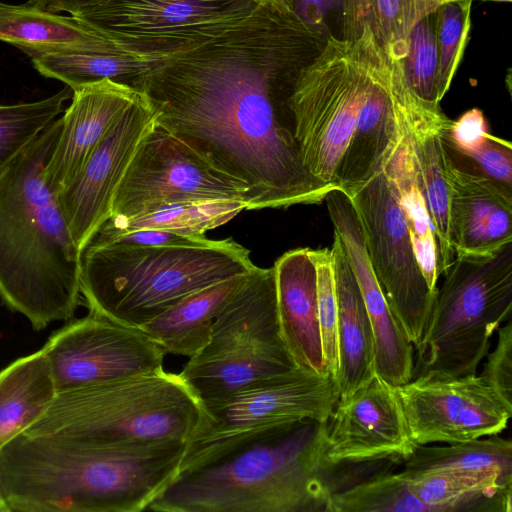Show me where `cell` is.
Segmentation results:
<instances>
[{"label":"cell","instance_id":"7a4b0ae2","mask_svg":"<svg viewBox=\"0 0 512 512\" xmlns=\"http://www.w3.org/2000/svg\"><path fill=\"white\" fill-rule=\"evenodd\" d=\"M328 421L252 433L180 470L146 510L327 512L330 497L366 477L361 464L326 458Z\"/></svg>","mask_w":512,"mask_h":512},{"label":"cell","instance_id":"d590c367","mask_svg":"<svg viewBox=\"0 0 512 512\" xmlns=\"http://www.w3.org/2000/svg\"><path fill=\"white\" fill-rule=\"evenodd\" d=\"M73 91L66 88L33 102L0 104V164L9 159L64 112Z\"/></svg>","mask_w":512,"mask_h":512},{"label":"cell","instance_id":"4316f807","mask_svg":"<svg viewBox=\"0 0 512 512\" xmlns=\"http://www.w3.org/2000/svg\"><path fill=\"white\" fill-rule=\"evenodd\" d=\"M295 368L285 344H268L205 361L188 360L179 375L201 404Z\"/></svg>","mask_w":512,"mask_h":512},{"label":"cell","instance_id":"f6af8a7d","mask_svg":"<svg viewBox=\"0 0 512 512\" xmlns=\"http://www.w3.org/2000/svg\"><path fill=\"white\" fill-rule=\"evenodd\" d=\"M451 1H463V0H442V3L451 2ZM469 1H474V0H469ZM481 1L511 2V0H481Z\"/></svg>","mask_w":512,"mask_h":512},{"label":"cell","instance_id":"f546056e","mask_svg":"<svg viewBox=\"0 0 512 512\" xmlns=\"http://www.w3.org/2000/svg\"><path fill=\"white\" fill-rule=\"evenodd\" d=\"M396 122L398 135L382 170L395 191L425 279L431 289L437 290L439 275L434 227L408 136L397 118Z\"/></svg>","mask_w":512,"mask_h":512},{"label":"cell","instance_id":"1f68e13d","mask_svg":"<svg viewBox=\"0 0 512 512\" xmlns=\"http://www.w3.org/2000/svg\"><path fill=\"white\" fill-rule=\"evenodd\" d=\"M404 476L457 471L495 474L512 481V442L499 434L446 445H417L402 463Z\"/></svg>","mask_w":512,"mask_h":512},{"label":"cell","instance_id":"d4e9b609","mask_svg":"<svg viewBox=\"0 0 512 512\" xmlns=\"http://www.w3.org/2000/svg\"><path fill=\"white\" fill-rule=\"evenodd\" d=\"M248 275L200 289L138 329L166 353L193 358L208 344L216 317Z\"/></svg>","mask_w":512,"mask_h":512},{"label":"cell","instance_id":"8fae6325","mask_svg":"<svg viewBox=\"0 0 512 512\" xmlns=\"http://www.w3.org/2000/svg\"><path fill=\"white\" fill-rule=\"evenodd\" d=\"M270 0H120L82 19L137 52H177L225 34Z\"/></svg>","mask_w":512,"mask_h":512},{"label":"cell","instance_id":"44dd1931","mask_svg":"<svg viewBox=\"0 0 512 512\" xmlns=\"http://www.w3.org/2000/svg\"><path fill=\"white\" fill-rule=\"evenodd\" d=\"M273 268L280 331L290 355L298 368L328 374L318 320L316 270L309 248L285 252Z\"/></svg>","mask_w":512,"mask_h":512},{"label":"cell","instance_id":"bcb514c9","mask_svg":"<svg viewBox=\"0 0 512 512\" xmlns=\"http://www.w3.org/2000/svg\"><path fill=\"white\" fill-rule=\"evenodd\" d=\"M290 2V1H289Z\"/></svg>","mask_w":512,"mask_h":512},{"label":"cell","instance_id":"ba28073f","mask_svg":"<svg viewBox=\"0 0 512 512\" xmlns=\"http://www.w3.org/2000/svg\"><path fill=\"white\" fill-rule=\"evenodd\" d=\"M368 80L367 61L358 40L328 35L319 54L300 70L287 97L304 167L335 188Z\"/></svg>","mask_w":512,"mask_h":512},{"label":"cell","instance_id":"7bdbcfd3","mask_svg":"<svg viewBox=\"0 0 512 512\" xmlns=\"http://www.w3.org/2000/svg\"><path fill=\"white\" fill-rule=\"evenodd\" d=\"M116 1L120 0H28L26 3L48 12H66L79 18L95 7Z\"/></svg>","mask_w":512,"mask_h":512},{"label":"cell","instance_id":"8992f818","mask_svg":"<svg viewBox=\"0 0 512 512\" xmlns=\"http://www.w3.org/2000/svg\"><path fill=\"white\" fill-rule=\"evenodd\" d=\"M201 404L179 374L143 376L57 393L26 432L109 446L187 441Z\"/></svg>","mask_w":512,"mask_h":512},{"label":"cell","instance_id":"ab89813d","mask_svg":"<svg viewBox=\"0 0 512 512\" xmlns=\"http://www.w3.org/2000/svg\"><path fill=\"white\" fill-rule=\"evenodd\" d=\"M497 335L496 347L485 357L486 361L479 376L512 409V323L510 319L498 328Z\"/></svg>","mask_w":512,"mask_h":512},{"label":"cell","instance_id":"5bb4252c","mask_svg":"<svg viewBox=\"0 0 512 512\" xmlns=\"http://www.w3.org/2000/svg\"><path fill=\"white\" fill-rule=\"evenodd\" d=\"M395 390L417 445L500 434L512 415V409L477 374L417 377Z\"/></svg>","mask_w":512,"mask_h":512},{"label":"cell","instance_id":"74e56055","mask_svg":"<svg viewBox=\"0 0 512 512\" xmlns=\"http://www.w3.org/2000/svg\"><path fill=\"white\" fill-rule=\"evenodd\" d=\"M472 1L442 3L434 11L438 52V91L442 100L457 71L471 29Z\"/></svg>","mask_w":512,"mask_h":512},{"label":"cell","instance_id":"9c48e42d","mask_svg":"<svg viewBox=\"0 0 512 512\" xmlns=\"http://www.w3.org/2000/svg\"><path fill=\"white\" fill-rule=\"evenodd\" d=\"M339 400L336 379L301 368L227 397L201 403L179 471L212 451L263 429L307 419L327 421Z\"/></svg>","mask_w":512,"mask_h":512},{"label":"cell","instance_id":"ac0fdd59","mask_svg":"<svg viewBox=\"0 0 512 512\" xmlns=\"http://www.w3.org/2000/svg\"><path fill=\"white\" fill-rule=\"evenodd\" d=\"M324 201L371 322L376 374L393 387L401 386L413 378L414 346L395 318L374 274L361 223L350 197L335 188L328 192Z\"/></svg>","mask_w":512,"mask_h":512},{"label":"cell","instance_id":"7c38bea8","mask_svg":"<svg viewBox=\"0 0 512 512\" xmlns=\"http://www.w3.org/2000/svg\"><path fill=\"white\" fill-rule=\"evenodd\" d=\"M246 197L244 184L155 123L138 144L116 187L110 218H128L181 201L236 200L246 205Z\"/></svg>","mask_w":512,"mask_h":512},{"label":"cell","instance_id":"4fadbf2b","mask_svg":"<svg viewBox=\"0 0 512 512\" xmlns=\"http://www.w3.org/2000/svg\"><path fill=\"white\" fill-rule=\"evenodd\" d=\"M57 393L163 370L166 352L140 329L89 313L42 348Z\"/></svg>","mask_w":512,"mask_h":512},{"label":"cell","instance_id":"9a60e30c","mask_svg":"<svg viewBox=\"0 0 512 512\" xmlns=\"http://www.w3.org/2000/svg\"><path fill=\"white\" fill-rule=\"evenodd\" d=\"M155 116L140 91L139 97L111 127L77 175L55 194L80 252L111 217L116 187L138 144L155 125Z\"/></svg>","mask_w":512,"mask_h":512},{"label":"cell","instance_id":"2e32d148","mask_svg":"<svg viewBox=\"0 0 512 512\" xmlns=\"http://www.w3.org/2000/svg\"><path fill=\"white\" fill-rule=\"evenodd\" d=\"M416 446L395 387L377 374L339 398L328 421L326 458L331 464H402Z\"/></svg>","mask_w":512,"mask_h":512},{"label":"cell","instance_id":"4dcf8cb0","mask_svg":"<svg viewBox=\"0 0 512 512\" xmlns=\"http://www.w3.org/2000/svg\"><path fill=\"white\" fill-rule=\"evenodd\" d=\"M442 0H342L337 37L353 41L363 29L391 59L403 61L412 28Z\"/></svg>","mask_w":512,"mask_h":512},{"label":"cell","instance_id":"603a6c76","mask_svg":"<svg viewBox=\"0 0 512 512\" xmlns=\"http://www.w3.org/2000/svg\"><path fill=\"white\" fill-rule=\"evenodd\" d=\"M449 173L448 228L455 256L486 255L512 242V197L482 178L450 166Z\"/></svg>","mask_w":512,"mask_h":512},{"label":"cell","instance_id":"e575fe53","mask_svg":"<svg viewBox=\"0 0 512 512\" xmlns=\"http://www.w3.org/2000/svg\"><path fill=\"white\" fill-rule=\"evenodd\" d=\"M435 512L411 491L401 473L384 471L362 480L329 500L327 512Z\"/></svg>","mask_w":512,"mask_h":512},{"label":"cell","instance_id":"6da1fadb","mask_svg":"<svg viewBox=\"0 0 512 512\" xmlns=\"http://www.w3.org/2000/svg\"><path fill=\"white\" fill-rule=\"evenodd\" d=\"M326 38L288 0H270L129 85L147 98L156 125L246 186V210L319 204L335 187L304 167L287 97Z\"/></svg>","mask_w":512,"mask_h":512},{"label":"cell","instance_id":"3957f363","mask_svg":"<svg viewBox=\"0 0 512 512\" xmlns=\"http://www.w3.org/2000/svg\"><path fill=\"white\" fill-rule=\"evenodd\" d=\"M185 448L23 433L0 451V472L12 512H140L178 474Z\"/></svg>","mask_w":512,"mask_h":512},{"label":"cell","instance_id":"ee69618b","mask_svg":"<svg viewBox=\"0 0 512 512\" xmlns=\"http://www.w3.org/2000/svg\"><path fill=\"white\" fill-rule=\"evenodd\" d=\"M0 512H12L7 502L4 481L0 472Z\"/></svg>","mask_w":512,"mask_h":512},{"label":"cell","instance_id":"60d3db41","mask_svg":"<svg viewBox=\"0 0 512 512\" xmlns=\"http://www.w3.org/2000/svg\"><path fill=\"white\" fill-rule=\"evenodd\" d=\"M91 239L131 246L199 245L210 240L205 236L184 235L157 229H139L116 234L97 231Z\"/></svg>","mask_w":512,"mask_h":512},{"label":"cell","instance_id":"83f0119b","mask_svg":"<svg viewBox=\"0 0 512 512\" xmlns=\"http://www.w3.org/2000/svg\"><path fill=\"white\" fill-rule=\"evenodd\" d=\"M56 395L42 349L16 359L0 371V451L36 423Z\"/></svg>","mask_w":512,"mask_h":512},{"label":"cell","instance_id":"d6986e66","mask_svg":"<svg viewBox=\"0 0 512 512\" xmlns=\"http://www.w3.org/2000/svg\"><path fill=\"white\" fill-rule=\"evenodd\" d=\"M72 91V101L60 117L61 130L44 171V179L55 194L77 175L140 95L133 86L111 79L86 83Z\"/></svg>","mask_w":512,"mask_h":512},{"label":"cell","instance_id":"8d00e7d4","mask_svg":"<svg viewBox=\"0 0 512 512\" xmlns=\"http://www.w3.org/2000/svg\"><path fill=\"white\" fill-rule=\"evenodd\" d=\"M402 70L409 89L419 99L440 104L434 12L423 17L412 28Z\"/></svg>","mask_w":512,"mask_h":512},{"label":"cell","instance_id":"ffe728a7","mask_svg":"<svg viewBox=\"0 0 512 512\" xmlns=\"http://www.w3.org/2000/svg\"><path fill=\"white\" fill-rule=\"evenodd\" d=\"M355 40L365 54L369 80L336 177L337 188L348 196L382 171L386 155L398 135L388 86L387 55L366 29Z\"/></svg>","mask_w":512,"mask_h":512},{"label":"cell","instance_id":"30bf717a","mask_svg":"<svg viewBox=\"0 0 512 512\" xmlns=\"http://www.w3.org/2000/svg\"><path fill=\"white\" fill-rule=\"evenodd\" d=\"M361 223L367 254L387 302L415 347L437 290L429 287L395 191L383 170L349 196Z\"/></svg>","mask_w":512,"mask_h":512},{"label":"cell","instance_id":"7402d4cb","mask_svg":"<svg viewBox=\"0 0 512 512\" xmlns=\"http://www.w3.org/2000/svg\"><path fill=\"white\" fill-rule=\"evenodd\" d=\"M268 344L285 343L274 268L257 266L216 317L208 344L189 361H205Z\"/></svg>","mask_w":512,"mask_h":512},{"label":"cell","instance_id":"836d02e7","mask_svg":"<svg viewBox=\"0 0 512 512\" xmlns=\"http://www.w3.org/2000/svg\"><path fill=\"white\" fill-rule=\"evenodd\" d=\"M449 119L441 129V142L450 167L489 181L512 197V144L487 130L452 137Z\"/></svg>","mask_w":512,"mask_h":512},{"label":"cell","instance_id":"d6a6232c","mask_svg":"<svg viewBox=\"0 0 512 512\" xmlns=\"http://www.w3.org/2000/svg\"><path fill=\"white\" fill-rule=\"evenodd\" d=\"M246 205L236 200L181 201L159 205L128 218H110L98 231L124 233L157 229L191 236L204 234L233 219Z\"/></svg>","mask_w":512,"mask_h":512},{"label":"cell","instance_id":"f35d334b","mask_svg":"<svg viewBox=\"0 0 512 512\" xmlns=\"http://www.w3.org/2000/svg\"><path fill=\"white\" fill-rule=\"evenodd\" d=\"M309 255L316 270L318 320L324 364L327 373L335 378L338 371V303L332 250L309 248Z\"/></svg>","mask_w":512,"mask_h":512},{"label":"cell","instance_id":"484cf974","mask_svg":"<svg viewBox=\"0 0 512 512\" xmlns=\"http://www.w3.org/2000/svg\"><path fill=\"white\" fill-rule=\"evenodd\" d=\"M34 68L44 77L59 80L71 90L94 81L111 79L129 84L155 64L180 52L130 53L68 47L21 46Z\"/></svg>","mask_w":512,"mask_h":512},{"label":"cell","instance_id":"cb8c5ba5","mask_svg":"<svg viewBox=\"0 0 512 512\" xmlns=\"http://www.w3.org/2000/svg\"><path fill=\"white\" fill-rule=\"evenodd\" d=\"M331 250L338 303V371L335 379L339 398H342L376 374L375 345L361 291L335 234Z\"/></svg>","mask_w":512,"mask_h":512},{"label":"cell","instance_id":"277c9868","mask_svg":"<svg viewBox=\"0 0 512 512\" xmlns=\"http://www.w3.org/2000/svg\"><path fill=\"white\" fill-rule=\"evenodd\" d=\"M60 130L57 118L0 164V298L37 331L81 300V252L44 179Z\"/></svg>","mask_w":512,"mask_h":512},{"label":"cell","instance_id":"5b68a950","mask_svg":"<svg viewBox=\"0 0 512 512\" xmlns=\"http://www.w3.org/2000/svg\"><path fill=\"white\" fill-rule=\"evenodd\" d=\"M256 267L232 238L166 246L90 239L80 253V292L89 313L139 328L188 295Z\"/></svg>","mask_w":512,"mask_h":512},{"label":"cell","instance_id":"b9f144b4","mask_svg":"<svg viewBox=\"0 0 512 512\" xmlns=\"http://www.w3.org/2000/svg\"><path fill=\"white\" fill-rule=\"evenodd\" d=\"M295 13L312 29L327 37L339 24L342 0H289Z\"/></svg>","mask_w":512,"mask_h":512},{"label":"cell","instance_id":"e0dca14e","mask_svg":"<svg viewBox=\"0 0 512 512\" xmlns=\"http://www.w3.org/2000/svg\"><path fill=\"white\" fill-rule=\"evenodd\" d=\"M388 86L396 118L408 136L434 227L437 269L442 276L455 259L449 240L450 173L441 142L449 118L440 104L419 99L408 87L402 63L387 57Z\"/></svg>","mask_w":512,"mask_h":512},{"label":"cell","instance_id":"52a82bcc","mask_svg":"<svg viewBox=\"0 0 512 512\" xmlns=\"http://www.w3.org/2000/svg\"><path fill=\"white\" fill-rule=\"evenodd\" d=\"M442 276L414 347L413 378L477 374L493 334L510 319L512 242L486 255H456Z\"/></svg>","mask_w":512,"mask_h":512},{"label":"cell","instance_id":"f1b7e54d","mask_svg":"<svg viewBox=\"0 0 512 512\" xmlns=\"http://www.w3.org/2000/svg\"><path fill=\"white\" fill-rule=\"evenodd\" d=\"M0 41L31 47H68L125 52L98 26L73 16H62L27 3L0 2Z\"/></svg>","mask_w":512,"mask_h":512}]
</instances>
